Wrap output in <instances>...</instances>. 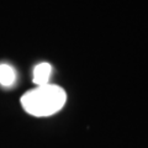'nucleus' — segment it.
I'll return each mask as SVG.
<instances>
[{
  "instance_id": "7ed1b4c3",
  "label": "nucleus",
  "mask_w": 148,
  "mask_h": 148,
  "mask_svg": "<svg viewBox=\"0 0 148 148\" xmlns=\"http://www.w3.org/2000/svg\"><path fill=\"white\" fill-rule=\"evenodd\" d=\"M16 72L10 64L1 63L0 64V84L5 88H9L15 84Z\"/></svg>"
},
{
  "instance_id": "f257e3e1",
  "label": "nucleus",
  "mask_w": 148,
  "mask_h": 148,
  "mask_svg": "<svg viewBox=\"0 0 148 148\" xmlns=\"http://www.w3.org/2000/svg\"><path fill=\"white\" fill-rule=\"evenodd\" d=\"M67 101V94L63 88L47 84L26 91L21 96V105L27 114L36 117L54 115L63 109Z\"/></svg>"
},
{
  "instance_id": "f03ea898",
  "label": "nucleus",
  "mask_w": 148,
  "mask_h": 148,
  "mask_svg": "<svg viewBox=\"0 0 148 148\" xmlns=\"http://www.w3.org/2000/svg\"><path fill=\"white\" fill-rule=\"evenodd\" d=\"M52 74V66L47 62L38 63L34 69V83L37 86L49 84V78Z\"/></svg>"
}]
</instances>
